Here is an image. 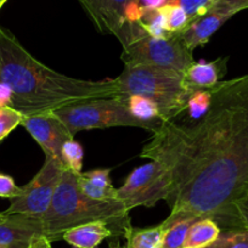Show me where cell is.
<instances>
[{
    "mask_svg": "<svg viewBox=\"0 0 248 248\" xmlns=\"http://www.w3.org/2000/svg\"><path fill=\"white\" fill-rule=\"evenodd\" d=\"M83 157H84L83 147L80 146L79 142L76 141L75 138L66 141L62 147V164L65 169L79 175L80 173H83Z\"/></svg>",
    "mask_w": 248,
    "mask_h": 248,
    "instance_id": "cell-21",
    "label": "cell"
},
{
    "mask_svg": "<svg viewBox=\"0 0 248 248\" xmlns=\"http://www.w3.org/2000/svg\"><path fill=\"white\" fill-rule=\"evenodd\" d=\"M25 114L11 106L0 107V142L21 125Z\"/></svg>",
    "mask_w": 248,
    "mask_h": 248,
    "instance_id": "cell-25",
    "label": "cell"
},
{
    "mask_svg": "<svg viewBox=\"0 0 248 248\" xmlns=\"http://www.w3.org/2000/svg\"><path fill=\"white\" fill-rule=\"evenodd\" d=\"M207 248H248V230H221L219 237Z\"/></svg>",
    "mask_w": 248,
    "mask_h": 248,
    "instance_id": "cell-22",
    "label": "cell"
},
{
    "mask_svg": "<svg viewBox=\"0 0 248 248\" xmlns=\"http://www.w3.org/2000/svg\"><path fill=\"white\" fill-rule=\"evenodd\" d=\"M45 237L51 242L66 230L93 221H105L117 233L125 235L133 228L129 211L119 200L99 201L85 196L78 185V175L63 169L49 209L42 217Z\"/></svg>",
    "mask_w": 248,
    "mask_h": 248,
    "instance_id": "cell-3",
    "label": "cell"
},
{
    "mask_svg": "<svg viewBox=\"0 0 248 248\" xmlns=\"http://www.w3.org/2000/svg\"><path fill=\"white\" fill-rule=\"evenodd\" d=\"M63 169L56 159L45 156L40 170L21 187L20 196L11 200L10 206L4 213L42 217L51 204Z\"/></svg>",
    "mask_w": 248,
    "mask_h": 248,
    "instance_id": "cell-8",
    "label": "cell"
},
{
    "mask_svg": "<svg viewBox=\"0 0 248 248\" xmlns=\"http://www.w3.org/2000/svg\"><path fill=\"white\" fill-rule=\"evenodd\" d=\"M164 15H166L167 21V30L170 34H176L180 32L181 30L187 26L190 22V17L187 14L185 13L183 8L179 5H174V4H166L162 6Z\"/></svg>",
    "mask_w": 248,
    "mask_h": 248,
    "instance_id": "cell-24",
    "label": "cell"
},
{
    "mask_svg": "<svg viewBox=\"0 0 248 248\" xmlns=\"http://www.w3.org/2000/svg\"><path fill=\"white\" fill-rule=\"evenodd\" d=\"M163 236L164 229L161 224L146 229L132 228L124 235L127 238L124 248H161Z\"/></svg>",
    "mask_w": 248,
    "mask_h": 248,
    "instance_id": "cell-17",
    "label": "cell"
},
{
    "mask_svg": "<svg viewBox=\"0 0 248 248\" xmlns=\"http://www.w3.org/2000/svg\"><path fill=\"white\" fill-rule=\"evenodd\" d=\"M0 216H1V213H0Z\"/></svg>",
    "mask_w": 248,
    "mask_h": 248,
    "instance_id": "cell-37",
    "label": "cell"
},
{
    "mask_svg": "<svg viewBox=\"0 0 248 248\" xmlns=\"http://www.w3.org/2000/svg\"><path fill=\"white\" fill-rule=\"evenodd\" d=\"M14 94L13 90L9 85L0 83V107L4 106H11L13 104Z\"/></svg>",
    "mask_w": 248,
    "mask_h": 248,
    "instance_id": "cell-30",
    "label": "cell"
},
{
    "mask_svg": "<svg viewBox=\"0 0 248 248\" xmlns=\"http://www.w3.org/2000/svg\"><path fill=\"white\" fill-rule=\"evenodd\" d=\"M40 240H42V238H40ZM40 240H39V241H40ZM39 241H38V243H39ZM37 248H38V245H37Z\"/></svg>",
    "mask_w": 248,
    "mask_h": 248,
    "instance_id": "cell-36",
    "label": "cell"
},
{
    "mask_svg": "<svg viewBox=\"0 0 248 248\" xmlns=\"http://www.w3.org/2000/svg\"><path fill=\"white\" fill-rule=\"evenodd\" d=\"M122 44L124 65H144L185 73L195 62L190 51L175 34L155 38L138 22H125L116 35Z\"/></svg>",
    "mask_w": 248,
    "mask_h": 248,
    "instance_id": "cell-5",
    "label": "cell"
},
{
    "mask_svg": "<svg viewBox=\"0 0 248 248\" xmlns=\"http://www.w3.org/2000/svg\"><path fill=\"white\" fill-rule=\"evenodd\" d=\"M117 192L118 200L129 212L137 207H154L157 202L168 199L170 178L162 164L150 161L135 168Z\"/></svg>",
    "mask_w": 248,
    "mask_h": 248,
    "instance_id": "cell-7",
    "label": "cell"
},
{
    "mask_svg": "<svg viewBox=\"0 0 248 248\" xmlns=\"http://www.w3.org/2000/svg\"><path fill=\"white\" fill-rule=\"evenodd\" d=\"M21 125L42 147L45 156L56 159L63 167L62 147L66 141L73 139L75 137L71 134L63 122L57 118L54 112L25 116Z\"/></svg>",
    "mask_w": 248,
    "mask_h": 248,
    "instance_id": "cell-9",
    "label": "cell"
},
{
    "mask_svg": "<svg viewBox=\"0 0 248 248\" xmlns=\"http://www.w3.org/2000/svg\"><path fill=\"white\" fill-rule=\"evenodd\" d=\"M112 235L113 231L105 221H93L68 229L61 238L76 248H96Z\"/></svg>",
    "mask_w": 248,
    "mask_h": 248,
    "instance_id": "cell-15",
    "label": "cell"
},
{
    "mask_svg": "<svg viewBox=\"0 0 248 248\" xmlns=\"http://www.w3.org/2000/svg\"><path fill=\"white\" fill-rule=\"evenodd\" d=\"M57 118L63 122L75 137L82 130L105 129L112 127L141 128L155 133L163 121H142L130 112L124 97H104L63 106L55 109Z\"/></svg>",
    "mask_w": 248,
    "mask_h": 248,
    "instance_id": "cell-6",
    "label": "cell"
},
{
    "mask_svg": "<svg viewBox=\"0 0 248 248\" xmlns=\"http://www.w3.org/2000/svg\"><path fill=\"white\" fill-rule=\"evenodd\" d=\"M6 1H8V0H0V9L3 8V6H4V4H5Z\"/></svg>",
    "mask_w": 248,
    "mask_h": 248,
    "instance_id": "cell-33",
    "label": "cell"
},
{
    "mask_svg": "<svg viewBox=\"0 0 248 248\" xmlns=\"http://www.w3.org/2000/svg\"><path fill=\"white\" fill-rule=\"evenodd\" d=\"M43 238H44V237H43ZM38 241H39V240H38ZM38 241H37V242H35V243H33V245H32V246H31V247H30V248H37V245H38Z\"/></svg>",
    "mask_w": 248,
    "mask_h": 248,
    "instance_id": "cell-34",
    "label": "cell"
},
{
    "mask_svg": "<svg viewBox=\"0 0 248 248\" xmlns=\"http://www.w3.org/2000/svg\"><path fill=\"white\" fill-rule=\"evenodd\" d=\"M246 229L248 230V190L233 206L230 219L224 230Z\"/></svg>",
    "mask_w": 248,
    "mask_h": 248,
    "instance_id": "cell-26",
    "label": "cell"
},
{
    "mask_svg": "<svg viewBox=\"0 0 248 248\" xmlns=\"http://www.w3.org/2000/svg\"><path fill=\"white\" fill-rule=\"evenodd\" d=\"M38 248H51V246H50V241L45 237L42 238V240L39 241V243H38Z\"/></svg>",
    "mask_w": 248,
    "mask_h": 248,
    "instance_id": "cell-32",
    "label": "cell"
},
{
    "mask_svg": "<svg viewBox=\"0 0 248 248\" xmlns=\"http://www.w3.org/2000/svg\"><path fill=\"white\" fill-rule=\"evenodd\" d=\"M195 221L196 219H181L163 228L164 236L161 248H183L187 231Z\"/></svg>",
    "mask_w": 248,
    "mask_h": 248,
    "instance_id": "cell-19",
    "label": "cell"
},
{
    "mask_svg": "<svg viewBox=\"0 0 248 248\" xmlns=\"http://www.w3.org/2000/svg\"><path fill=\"white\" fill-rule=\"evenodd\" d=\"M211 89L195 90V92L192 93L191 96H190L189 101H187L186 111L189 112V116L191 117L192 119L199 121V119L202 118V117L207 113V111H208L209 106H211Z\"/></svg>",
    "mask_w": 248,
    "mask_h": 248,
    "instance_id": "cell-23",
    "label": "cell"
},
{
    "mask_svg": "<svg viewBox=\"0 0 248 248\" xmlns=\"http://www.w3.org/2000/svg\"><path fill=\"white\" fill-rule=\"evenodd\" d=\"M208 111L194 124L163 122L140 157L170 178L163 228L181 219L211 218L226 229L248 190V75L211 88Z\"/></svg>",
    "mask_w": 248,
    "mask_h": 248,
    "instance_id": "cell-1",
    "label": "cell"
},
{
    "mask_svg": "<svg viewBox=\"0 0 248 248\" xmlns=\"http://www.w3.org/2000/svg\"><path fill=\"white\" fill-rule=\"evenodd\" d=\"M231 17L230 14L208 10L203 15L190 20L187 26L175 35L190 51H194L196 47L207 44L212 35Z\"/></svg>",
    "mask_w": 248,
    "mask_h": 248,
    "instance_id": "cell-12",
    "label": "cell"
},
{
    "mask_svg": "<svg viewBox=\"0 0 248 248\" xmlns=\"http://www.w3.org/2000/svg\"><path fill=\"white\" fill-rule=\"evenodd\" d=\"M220 232V226L213 219H199L190 226L183 248H207L219 237Z\"/></svg>",
    "mask_w": 248,
    "mask_h": 248,
    "instance_id": "cell-16",
    "label": "cell"
},
{
    "mask_svg": "<svg viewBox=\"0 0 248 248\" xmlns=\"http://www.w3.org/2000/svg\"><path fill=\"white\" fill-rule=\"evenodd\" d=\"M43 237H45V233L40 217L5 214L4 212L0 216V246L30 248Z\"/></svg>",
    "mask_w": 248,
    "mask_h": 248,
    "instance_id": "cell-10",
    "label": "cell"
},
{
    "mask_svg": "<svg viewBox=\"0 0 248 248\" xmlns=\"http://www.w3.org/2000/svg\"><path fill=\"white\" fill-rule=\"evenodd\" d=\"M228 57H219L211 62H194L184 73L186 83L194 90L216 87L226 73Z\"/></svg>",
    "mask_w": 248,
    "mask_h": 248,
    "instance_id": "cell-13",
    "label": "cell"
},
{
    "mask_svg": "<svg viewBox=\"0 0 248 248\" xmlns=\"http://www.w3.org/2000/svg\"><path fill=\"white\" fill-rule=\"evenodd\" d=\"M213 0H168L167 4H174L179 5L185 10L190 20L206 14L209 10Z\"/></svg>",
    "mask_w": 248,
    "mask_h": 248,
    "instance_id": "cell-27",
    "label": "cell"
},
{
    "mask_svg": "<svg viewBox=\"0 0 248 248\" xmlns=\"http://www.w3.org/2000/svg\"><path fill=\"white\" fill-rule=\"evenodd\" d=\"M0 83L9 85L11 107L25 116L94 99L119 96L113 79L84 80L56 72L35 59L9 30L0 26Z\"/></svg>",
    "mask_w": 248,
    "mask_h": 248,
    "instance_id": "cell-2",
    "label": "cell"
},
{
    "mask_svg": "<svg viewBox=\"0 0 248 248\" xmlns=\"http://www.w3.org/2000/svg\"><path fill=\"white\" fill-rule=\"evenodd\" d=\"M111 168H99L80 173L78 175V185L85 196L99 201L118 200L117 189L109 179Z\"/></svg>",
    "mask_w": 248,
    "mask_h": 248,
    "instance_id": "cell-14",
    "label": "cell"
},
{
    "mask_svg": "<svg viewBox=\"0 0 248 248\" xmlns=\"http://www.w3.org/2000/svg\"><path fill=\"white\" fill-rule=\"evenodd\" d=\"M129 107L130 112L142 121H155V119H161V112L158 106L151 101L150 99L142 96H128L124 97Z\"/></svg>",
    "mask_w": 248,
    "mask_h": 248,
    "instance_id": "cell-20",
    "label": "cell"
},
{
    "mask_svg": "<svg viewBox=\"0 0 248 248\" xmlns=\"http://www.w3.org/2000/svg\"><path fill=\"white\" fill-rule=\"evenodd\" d=\"M21 187L16 185L15 180L10 175L0 174V197L4 199H15L20 196Z\"/></svg>",
    "mask_w": 248,
    "mask_h": 248,
    "instance_id": "cell-29",
    "label": "cell"
},
{
    "mask_svg": "<svg viewBox=\"0 0 248 248\" xmlns=\"http://www.w3.org/2000/svg\"><path fill=\"white\" fill-rule=\"evenodd\" d=\"M141 27L145 32L155 38H168L170 37V33L167 30L166 15H164L162 9L157 10H144L141 20L139 21Z\"/></svg>",
    "mask_w": 248,
    "mask_h": 248,
    "instance_id": "cell-18",
    "label": "cell"
},
{
    "mask_svg": "<svg viewBox=\"0 0 248 248\" xmlns=\"http://www.w3.org/2000/svg\"><path fill=\"white\" fill-rule=\"evenodd\" d=\"M94 27L116 37L125 23V10L133 0H77Z\"/></svg>",
    "mask_w": 248,
    "mask_h": 248,
    "instance_id": "cell-11",
    "label": "cell"
},
{
    "mask_svg": "<svg viewBox=\"0 0 248 248\" xmlns=\"http://www.w3.org/2000/svg\"><path fill=\"white\" fill-rule=\"evenodd\" d=\"M0 248H8V247H5V246H0Z\"/></svg>",
    "mask_w": 248,
    "mask_h": 248,
    "instance_id": "cell-35",
    "label": "cell"
},
{
    "mask_svg": "<svg viewBox=\"0 0 248 248\" xmlns=\"http://www.w3.org/2000/svg\"><path fill=\"white\" fill-rule=\"evenodd\" d=\"M119 96H142L158 106L163 122L173 121L184 113L194 89L186 83L183 73L144 65H124L114 78Z\"/></svg>",
    "mask_w": 248,
    "mask_h": 248,
    "instance_id": "cell-4",
    "label": "cell"
},
{
    "mask_svg": "<svg viewBox=\"0 0 248 248\" xmlns=\"http://www.w3.org/2000/svg\"><path fill=\"white\" fill-rule=\"evenodd\" d=\"M168 0H139L142 10H157L167 4Z\"/></svg>",
    "mask_w": 248,
    "mask_h": 248,
    "instance_id": "cell-31",
    "label": "cell"
},
{
    "mask_svg": "<svg viewBox=\"0 0 248 248\" xmlns=\"http://www.w3.org/2000/svg\"><path fill=\"white\" fill-rule=\"evenodd\" d=\"M245 9H248V0H213L209 6V10L230 14L232 16Z\"/></svg>",
    "mask_w": 248,
    "mask_h": 248,
    "instance_id": "cell-28",
    "label": "cell"
}]
</instances>
